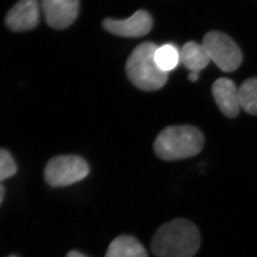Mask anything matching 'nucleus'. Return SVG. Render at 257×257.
<instances>
[{"label": "nucleus", "instance_id": "f257e3e1", "mask_svg": "<svg viewBox=\"0 0 257 257\" xmlns=\"http://www.w3.org/2000/svg\"><path fill=\"white\" fill-rule=\"evenodd\" d=\"M200 245L197 227L182 218L161 225L151 240V250L156 257H193Z\"/></svg>", "mask_w": 257, "mask_h": 257}, {"label": "nucleus", "instance_id": "f03ea898", "mask_svg": "<svg viewBox=\"0 0 257 257\" xmlns=\"http://www.w3.org/2000/svg\"><path fill=\"white\" fill-rule=\"evenodd\" d=\"M205 139L202 132L191 125L164 128L154 142V151L164 161L190 158L200 153Z\"/></svg>", "mask_w": 257, "mask_h": 257}, {"label": "nucleus", "instance_id": "7ed1b4c3", "mask_svg": "<svg viewBox=\"0 0 257 257\" xmlns=\"http://www.w3.org/2000/svg\"><path fill=\"white\" fill-rule=\"evenodd\" d=\"M156 46L144 42L132 51L126 64L127 75L131 83L144 91L161 89L168 79V73L162 71L155 60Z\"/></svg>", "mask_w": 257, "mask_h": 257}, {"label": "nucleus", "instance_id": "20e7f679", "mask_svg": "<svg viewBox=\"0 0 257 257\" xmlns=\"http://www.w3.org/2000/svg\"><path fill=\"white\" fill-rule=\"evenodd\" d=\"M89 164L74 155L54 156L45 166V180L51 187L70 186L89 175Z\"/></svg>", "mask_w": 257, "mask_h": 257}, {"label": "nucleus", "instance_id": "39448f33", "mask_svg": "<svg viewBox=\"0 0 257 257\" xmlns=\"http://www.w3.org/2000/svg\"><path fill=\"white\" fill-rule=\"evenodd\" d=\"M203 45L211 61L222 71H235L242 63L243 55L240 47L234 40L220 31L207 33L203 40Z\"/></svg>", "mask_w": 257, "mask_h": 257}, {"label": "nucleus", "instance_id": "423d86ee", "mask_svg": "<svg viewBox=\"0 0 257 257\" xmlns=\"http://www.w3.org/2000/svg\"><path fill=\"white\" fill-rule=\"evenodd\" d=\"M40 6L48 25L53 29L63 30L76 20L79 0H40Z\"/></svg>", "mask_w": 257, "mask_h": 257}, {"label": "nucleus", "instance_id": "0eeeda50", "mask_svg": "<svg viewBox=\"0 0 257 257\" xmlns=\"http://www.w3.org/2000/svg\"><path fill=\"white\" fill-rule=\"evenodd\" d=\"M40 11L38 0H19L6 14L5 24L15 32L33 30L40 22Z\"/></svg>", "mask_w": 257, "mask_h": 257}, {"label": "nucleus", "instance_id": "6e6552de", "mask_svg": "<svg viewBox=\"0 0 257 257\" xmlns=\"http://www.w3.org/2000/svg\"><path fill=\"white\" fill-rule=\"evenodd\" d=\"M153 20L151 15L145 10H140L134 13L125 20H114L107 18L103 25L105 30L114 35L124 37H141L151 31Z\"/></svg>", "mask_w": 257, "mask_h": 257}, {"label": "nucleus", "instance_id": "1a4fd4ad", "mask_svg": "<svg viewBox=\"0 0 257 257\" xmlns=\"http://www.w3.org/2000/svg\"><path fill=\"white\" fill-rule=\"evenodd\" d=\"M212 94L220 111L228 118H235L240 112L239 89L234 81L220 78L213 84Z\"/></svg>", "mask_w": 257, "mask_h": 257}, {"label": "nucleus", "instance_id": "9d476101", "mask_svg": "<svg viewBox=\"0 0 257 257\" xmlns=\"http://www.w3.org/2000/svg\"><path fill=\"white\" fill-rule=\"evenodd\" d=\"M181 63L191 71L200 72L211 61L203 44L190 41L180 50Z\"/></svg>", "mask_w": 257, "mask_h": 257}, {"label": "nucleus", "instance_id": "9b49d317", "mask_svg": "<svg viewBox=\"0 0 257 257\" xmlns=\"http://www.w3.org/2000/svg\"><path fill=\"white\" fill-rule=\"evenodd\" d=\"M105 257H148V254L136 238L121 235L110 243Z\"/></svg>", "mask_w": 257, "mask_h": 257}, {"label": "nucleus", "instance_id": "f8f14e48", "mask_svg": "<svg viewBox=\"0 0 257 257\" xmlns=\"http://www.w3.org/2000/svg\"><path fill=\"white\" fill-rule=\"evenodd\" d=\"M240 109L251 115H257V77L243 82L239 88Z\"/></svg>", "mask_w": 257, "mask_h": 257}, {"label": "nucleus", "instance_id": "ddd939ff", "mask_svg": "<svg viewBox=\"0 0 257 257\" xmlns=\"http://www.w3.org/2000/svg\"><path fill=\"white\" fill-rule=\"evenodd\" d=\"M155 60L162 71L169 73L181 63V53L176 45L166 44L157 47L155 53Z\"/></svg>", "mask_w": 257, "mask_h": 257}, {"label": "nucleus", "instance_id": "4468645a", "mask_svg": "<svg viewBox=\"0 0 257 257\" xmlns=\"http://www.w3.org/2000/svg\"><path fill=\"white\" fill-rule=\"evenodd\" d=\"M16 172L17 166L12 156L5 149H0V184Z\"/></svg>", "mask_w": 257, "mask_h": 257}, {"label": "nucleus", "instance_id": "2eb2a0df", "mask_svg": "<svg viewBox=\"0 0 257 257\" xmlns=\"http://www.w3.org/2000/svg\"><path fill=\"white\" fill-rule=\"evenodd\" d=\"M199 77H200L199 72L191 71V73L189 74L188 78L191 82H195L197 81L198 79H199Z\"/></svg>", "mask_w": 257, "mask_h": 257}, {"label": "nucleus", "instance_id": "dca6fc26", "mask_svg": "<svg viewBox=\"0 0 257 257\" xmlns=\"http://www.w3.org/2000/svg\"><path fill=\"white\" fill-rule=\"evenodd\" d=\"M66 257H87L81 253L78 252L76 250H71L67 254Z\"/></svg>", "mask_w": 257, "mask_h": 257}, {"label": "nucleus", "instance_id": "f3484780", "mask_svg": "<svg viewBox=\"0 0 257 257\" xmlns=\"http://www.w3.org/2000/svg\"><path fill=\"white\" fill-rule=\"evenodd\" d=\"M4 195H5V188H4V186L0 184V204H1L3 199H4Z\"/></svg>", "mask_w": 257, "mask_h": 257}, {"label": "nucleus", "instance_id": "a211bd4d", "mask_svg": "<svg viewBox=\"0 0 257 257\" xmlns=\"http://www.w3.org/2000/svg\"><path fill=\"white\" fill-rule=\"evenodd\" d=\"M9 257H17V256H15V255H11V256H9Z\"/></svg>", "mask_w": 257, "mask_h": 257}]
</instances>
